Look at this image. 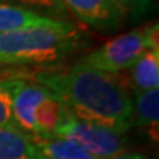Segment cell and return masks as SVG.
<instances>
[{"mask_svg":"<svg viewBox=\"0 0 159 159\" xmlns=\"http://www.w3.org/2000/svg\"><path fill=\"white\" fill-rule=\"evenodd\" d=\"M35 78L77 118L122 134L134 127L133 97L119 74L75 63L65 72Z\"/></svg>","mask_w":159,"mask_h":159,"instance_id":"obj_1","label":"cell"},{"mask_svg":"<svg viewBox=\"0 0 159 159\" xmlns=\"http://www.w3.org/2000/svg\"><path fill=\"white\" fill-rule=\"evenodd\" d=\"M75 25L52 19L44 25L0 34L2 65H37L63 59L83 46Z\"/></svg>","mask_w":159,"mask_h":159,"instance_id":"obj_2","label":"cell"},{"mask_svg":"<svg viewBox=\"0 0 159 159\" xmlns=\"http://www.w3.org/2000/svg\"><path fill=\"white\" fill-rule=\"evenodd\" d=\"M158 35V22L119 34L81 57L78 63L105 72L119 74L125 69H131V66L146 50L159 46Z\"/></svg>","mask_w":159,"mask_h":159,"instance_id":"obj_3","label":"cell"},{"mask_svg":"<svg viewBox=\"0 0 159 159\" xmlns=\"http://www.w3.org/2000/svg\"><path fill=\"white\" fill-rule=\"evenodd\" d=\"M56 136L77 143L97 159H109L122 153L127 144L125 134L91 124L68 112L55 131Z\"/></svg>","mask_w":159,"mask_h":159,"instance_id":"obj_4","label":"cell"},{"mask_svg":"<svg viewBox=\"0 0 159 159\" xmlns=\"http://www.w3.org/2000/svg\"><path fill=\"white\" fill-rule=\"evenodd\" d=\"M80 21L91 28L109 33L118 30L125 21L124 13L111 0H61Z\"/></svg>","mask_w":159,"mask_h":159,"instance_id":"obj_5","label":"cell"},{"mask_svg":"<svg viewBox=\"0 0 159 159\" xmlns=\"http://www.w3.org/2000/svg\"><path fill=\"white\" fill-rule=\"evenodd\" d=\"M49 94L50 91L41 84H33V83H27L25 80H21L12 105V114L16 127L34 136L35 111Z\"/></svg>","mask_w":159,"mask_h":159,"instance_id":"obj_6","label":"cell"},{"mask_svg":"<svg viewBox=\"0 0 159 159\" xmlns=\"http://www.w3.org/2000/svg\"><path fill=\"white\" fill-rule=\"evenodd\" d=\"M0 159H44L31 134L16 125L0 127Z\"/></svg>","mask_w":159,"mask_h":159,"instance_id":"obj_7","label":"cell"},{"mask_svg":"<svg viewBox=\"0 0 159 159\" xmlns=\"http://www.w3.org/2000/svg\"><path fill=\"white\" fill-rule=\"evenodd\" d=\"M134 125L146 131L152 139H158L159 128V90L134 91L133 97Z\"/></svg>","mask_w":159,"mask_h":159,"instance_id":"obj_8","label":"cell"},{"mask_svg":"<svg viewBox=\"0 0 159 159\" xmlns=\"http://www.w3.org/2000/svg\"><path fill=\"white\" fill-rule=\"evenodd\" d=\"M53 18L41 15L39 12L9 3H0V34L12 33L18 30L44 25Z\"/></svg>","mask_w":159,"mask_h":159,"instance_id":"obj_9","label":"cell"},{"mask_svg":"<svg viewBox=\"0 0 159 159\" xmlns=\"http://www.w3.org/2000/svg\"><path fill=\"white\" fill-rule=\"evenodd\" d=\"M131 84L134 91L156 90L159 85V46L143 53L131 66Z\"/></svg>","mask_w":159,"mask_h":159,"instance_id":"obj_10","label":"cell"},{"mask_svg":"<svg viewBox=\"0 0 159 159\" xmlns=\"http://www.w3.org/2000/svg\"><path fill=\"white\" fill-rule=\"evenodd\" d=\"M33 139L44 159H97L77 143L56 134L33 136Z\"/></svg>","mask_w":159,"mask_h":159,"instance_id":"obj_11","label":"cell"},{"mask_svg":"<svg viewBox=\"0 0 159 159\" xmlns=\"http://www.w3.org/2000/svg\"><path fill=\"white\" fill-rule=\"evenodd\" d=\"M66 114H68V111L65 109V106L50 93L35 111L34 136L55 134L56 128L63 121V118L66 116Z\"/></svg>","mask_w":159,"mask_h":159,"instance_id":"obj_12","label":"cell"},{"mask_svg":"<svg viewBox=\"0 0 159 159\" xmlns=\"http://www.w3.org/2000/svg\"><path fill=\"white\" fill-rule=\"evenodd\" d=\"M19 83L21 78H0V127L16 125L12 114V105Z\"/></svg>","mask_w":159,"mask_h":159,"instance_id":"obj_13","label":"cell"},{"mask_svg":"<svg viewBox=\"0 0 159 159\" xmlns=\"http://www.w3.org/2000/svg\"><path fill=\"white\" fill-rule=\"evenodd\" d=\"M119 11L124 13L125 19L136 22L142 18L150 15L155 11L153 0H111Z\"/></svg>","mask_w":159,"mask_h":159,"instance_id":"obj_14","label":"cell"},{"mask_svg":"<svg viewBox=\"0 0 159 159\" xmlns=\"http://www.w3.org/2000/svg\"><path fill=\"white\" fill-rule=\"evenodd\" d=\"M0 3H9V5H16L22 7H40L46 9L53 13H62L65 11L61 0H0Z\"/></svg>","mask_w":159,"mask_h":159,"instance_id":"obj_15","label":"cell"},{"mask_svg":"<svg viewBox=\"0 0 159 159\" xmlns=\"http://www.w3.org/2000/svg\"><path fill=\"white\" fill-rule=\"evenodd\" d=\"M109 159H148V156H144L142 153H119Z\"/></svg>","mask_w":159,"mask_h":159,"instance_id":"obj_16","label":"cell"}]
</instances>
